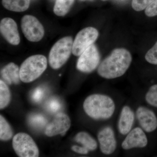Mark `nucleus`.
Masks as SVG:
<instances>
[{
	"label": "nucleus",
	"instance_id": "obj_24",
	"mask_svg": "<svg viewBox=\"0 0 157 157\" xmlns=\"http://www.w3.org/2000/svg\"><path fill=\"white\" fill-rule=\"evenodd\" d=\"M46 94L44 88L39 86L33 90L31 94V98L34 103H39L43 100Z\"/></svg>",
	"mask_w": 157,
	"mask_h": 157
},
{
	"label": "nucleus",
	"instance_id": "obj_25",
	"mask_svg": "<svg viewBox=\"0 0 157 157\" xmlns=\"http://www.w3.org/2000/svg\"><path fill=\"white\" fill-rule=\"evenodd\" d=\"M145 58L150 63L157 65V42L153 47L147 52Z\"/></svg>",
	"mask_w": 157,
	"mask_h": 157
},
{
	"label": "nucleus",
	"instance_id": "obj_5",
	"mask_svg": "<svg viewBox=\"0 0 157 157\" xmlns=\"http://www.w3.org/2000/svg\"><path fill=\"white\" fill-rule=\"evenodd\" d=\"M12 146L18 156L39 157V151L37 144L26 133L20 132L14 135L12 140Z\"/></svg>",
	"mask_w": 157,
	"mask_h": 157
},
{
	"label": "nucleus",
	"instance_id": "obj_19",
	"mask_svg": "<svg viewBox=\"0 0 157 157\" xmlns=\"http://www.w3.org/2000/svg\"><path fill=\"white\" fill-rule=\"evenodd\" d=\"M74 0H56L54 6L53 11L58 16L66 15L74 3Z\"/></svg>",
	"mask_w": 157,
	"mask_h": 157
},
{
	"label": "nucleus",
	"instance_id": "obj_12",
	"mask_svg": "<svg viewBox=\"0 0 157 157\" xmlns=\"http://www.w3.org/2000/svg\"><path fill=\"white\" fill-rule=\"evenodd\" d=\"M0 31L3 37L10 44L18 45L20 42V38L17 24L12 18L6 17L1 20Z\"/></svg>",
	"mask_w": 157,
	"mask_h": 157
},
{
	"label": "nucleus",
	"instance_id": "obj_4",
	"mask_svg": "<svg viewBox=\"0 0 157 157\" xmlns=\"http://www.w3.org/2000/svg\"><path fill=\"white\" fill-rule=\"evenodd\" d=\"M73 38L66 36L58 40L53 45L49 54V63L54 70L61 67L70 58L72 52Z\"/></svg>",
	"mask_w": 157,
	"mask_h": 157
},
{
	"label": "nucleus",
	"instance_id": "obj_10",
	"mask_svg": "<svg viewBox=\"0 0 157 157\" xmlns=\"http://www.w3.org/2000/svg\"><path fill=\"white\" fill-rule=\"evenodd\" d=\"M147 137L143 129L136 128L127 134L121 146L126 150L133 148H143L147 145Z\"/></svg>",
	"mask_w": 157,
	"mask_h": 157
},
{
	"label": "nucleus",
	"instance_id": "obj_28",
	"mask_svg": "<svg viewBox=\"0 0 157 157\" xmlns=\"http://www.w3.org/2000/svg\"><path fill=\"white\" fill-rule=\"evenodd\" d=\"M71 149L73 151L82 155H86L89 153V151L84 147H80L77 145H73L71 147Z\"/></svg>",
	"mask_w": 157,
	"mask_h": 157
},
{
	"label": "nucleus",
	"instance_id": "obj_1",
	"mask_svg": "<svg viewBox=\"0 0 157 157\" xmlns=\"http://www.w3.org/2000/svg\"><path fill=\"white\" fill-rule=\"evenodd\" d=\"M132 61V56L129 51L124 48H117L99 65L98 73L107 79L121 77L126 73Z\"/></svg>",
	"mask_w": 157,
	"mask_h": 157
},
{
	"label": "nucleus",
	"instance_id": "obj_11",
	"mask_svg": "<svg viewBox=\"0 0 157 157\" xmlns=\"http://www.w3.org/2000/svg\"><path fill=\"white\" fill-rule=\"evenodd\" d=\"M98 140L100 149L104 154H112L117 148V140L112 128L106 127L98 133Z\"/></svg>",
	"mask_w": 157,
	"mask_h": 157
},
{
	"label": "nucleus",
	"instance_id": "obj_17",
	"mask_svg": "<svg viewBox=\"0 0 157 157\" xmlns=\"http://www.w3.org/2000/svg\"><path fill=\"white\" fill-rule=\"evenodd\" d=\"M74 140L87 148L89 151L95 150L98 147V143L96 140L87 132H78L75 136Z\"/></svg>",
	"mask_w": 157,
	"mask_h": 157
},
{
	"label": "nucleus",
	"instance_id": "obj_16",
	"mask_svg": "<svg viewBox=\"0 0 157 157\" xmlns=\"http://www.w3.org/2000/svg\"><path fill=\"white\" fill-rule=\"evenodd\" d=\"M30 0H2L3 6L9 11L23 12L29 9Z\"/></svg>",
	"mask_w": 157,
	"mask_h": 157
},
{
	"label": "nucleus",
	"instance_id": "obj_2",
	"mask_svg": "<svg viewBox=\"0 0 157 157\" xmlns=\"http://www.w3.org/2000/svg\"><path fill=\"white\" fill-rule=\"evenodd\" d=\"M85 112L95 120H107L112 116L115 109L114 101L109 96L101 94L91 95L83 104Z\"/></svg>",
	"mask_w": 157,
	"mask_h": 157
},
{
	"label": "nucleus",
	"instance_id": "obj_29",
	"mask_svg": "<svg viewBox=\"0 0 157 157\" xmlns=\"http://www.w3.org/2000/svg\"><path fill=\"white\" fill-rule=\"evenodd\" d=\"M103 1H105V0H103Z\"/></svg>",
	"mask_w": 157,
	"mask_h": 157
},
{
	"label": "nucleus",
	"instance_id": "obj_30",
	"mask_svg": "<svg viewBox=\"0 0 157 157\" xmlns=\"http://www.w3.org/2000/svg\"><path fill=\"white\" fill-rule=\"evenodd\" d=\"M82 1H83V0H82Z\"/></svg>",
	"mask_w": 157,
	"mask_h": 157
},
{
	"label": "nucleus",
	"instance_id": "obj_9",
	"mask_svg": "<svg viewBox=\"0 0 157 157\" xmlns=\"http://www.w3.org/2000/svg\"><path fill=\"white\" fill-rule=\"evenodd\" d=\"M71 126V120L67 114L59 112L55 115L53 120L47 124L45 129V134L49 137L66 134Z\"/></svg>",
	"mask_w": 157,
	"mask_h": 157
},
{
	"label": "nucleus",
	"instance_id": "obj_3",
	"mask_svg": "<svg viewBox=\"0 0 157 157\" xmlns=\"http://www.w3.org/2000/svg\"><path fill=\"white\" fill-rule=\"evenodd\" d=\"M47 67V60L44 56L36 55L26 59L20 68L21 81L32 82L41 76Z\"/></svg>",
	"mask_w": 157,
	"mask_h": 157
},
{
	"label": "nucleus",
	"instance_id": "obj_22",
	"mask_svg": "<svg viewBox=\"0 0 157 157\" xmlns=\"http://www.w3.org/2000/svg\"><path fill=\"white\" fill-rule=\"evenodd\" d=\"M62 104L59 99L56 98H52L46 101L45 108L48 112L57 113L62 109Z\"/></svg>",
	"mask_w": 157,
	"mask_h": 157
},
{
	"label": "nucleus",
	"instance_id": "obj_18",
	"mask_svg": "<svg viewBox=\"0 0 157 157\" xmlns=\"http://www.w3.org/2000/svg\"><path fill=\"white\" fill-rule=\"evenodd\" d=\"M28 121L29 126L37 131L42 130L48 124L47 118L40 113H34L31 114L29 116Z\"/></svg>",
	"mask_w": 157,
	"mask_h": 157
},
{
	"label": "nucleus",
	"instance_id": "obj_14",
	"mask_svg": "<svg viewBox=\"0 0 157 157\" xmlns=\"http://www.w3.org/2000/svg\"><path fill=\"white\" fill-rule=\"evenodd\" d=\"M135 120V113L128 106H124L121 111L118 128L121 135H127L132 130Z\"/></svg>",
	"mask_w": 157,
	"mask_h": 157
},
{
	"label": "nucleus",
	"instance_id": "obj_8",
	"mask_svg": "<svg viewBox=\"0 0 157 157\" xmlns=\"http://www.w3.org/2000/svg\"><path fill=\"white\" fill-rule=\"evenodd\" d=\"M100 59L98 49L95 45L92 44L80 56L77 61L76 68L83 73H91L98 67Z\"/></svg>",
	"mask_w": 157,
	"mask_h": 157
},
{
	"label": "nucleus",
	"instance_id": "obj_26",
	"mask_svg": "<svg viewBox=\"0 0 157 157\" xmlns=\"http://www.w3.org/2000/svg\"><path fill=\"white\" fill-rule=\"evenodd\" d=\"M154 0H133L132 6L133 9L136 11H140L147 7Z\"/></svg>",
	"mask_w": 157,
	"mask_h": 157
},
{
	"label": "nucleus",
	"instance_id": "obj_7",
	"mask_svg": "<svg viewBox=\"0 0 157 157\" xmlns=\"http://www.w3.org/2000/svg\"><path fill=\"white\" fill-rule=\"evenodd\" d=\"M98 35V30L93 27H90L82 30L77 34L73 42L72 53L75 56H80L95 42Z\"/></svg>",
	"mask_w": 157,
	"mask_h": 157
},
{
	"label": "nucleus",
	"instance_id": "obj_27",
	"mask_svg": "<svg viewBox=\"0 0 157 157\" xmlns=\"http://www.w3.org/2000/svg\"><path fill=\"white\" fill-rule=\"evenodd\" d=\"M145 13L148 17H154L157 15V0H154L146 8Z\"/></svg>",
	"mask_w": 157,
	"mask_h": 157
},
{
	"label": "nucleus",
	"instance_id": "obj_15",
	"mask_svg": "<svg viewBox=\"0 0 157 157\" xmlns=\"http://www.w3.org/2000/svg\"><path fill=\"white\" fill-rule=\"evenodd\" d=\"M2 80L7 85H17L20 82V68L13 63L6 65L1 71Z\"/></svg>",
	"mask_w": 157,
	"mask_h": 157
},
{
	"label": "nucleus",
	"instance_id": "obj_6",
	"mask_svg": "<svg viewBox=\"0 0 157 157\" xmlns=\"http://www.w3.org/2000/svg\"><path fill=\"white\" fill-rule=\"evenodd\" d=\"M21 27L25 36L30 42H39L44 36L45 31L43 26L33 15H26L22 17Z\"/></svg>",
	"mask_w": 157,
	"mask_h": 157
},
{
	"label": "nucleus",
	"instance_id": "obj_21",
	"mask_svg": "<svg viewBox=\"0 0 157 157\" xmlns=\"http://www.w3.org/2000/svg\"><path fill=\"white\" fill-rule=\"evenodd\" d=\"M13 135L12 128L2 115H0V139L2 141H8Z\"/></svg>",
	"mask_w": 157,
	"mask_h": 157
},
{
	"label": "nucleus",
	"instance_id": "obj_20",
	"mask_svg": "<svg viewBox=\"0 0 157 157\" xmlns=\"http://www.w3.org/2000/svg\"><path fill=\"white\" fill-rule=\"evenodd\" d=\"M11 94L9 86L3 80H0V109H4L9 105Z\"/></svg>",
	"mask_w": 157,
	"mask_h": 157
},
{
	"label": "nucleus",
	"instance_id": "obj_13",
	"mask_svg": "<svg viewBox=\"0 0 157 157\" xmlns=\"http://www.w3.org/2000/svg\"><path fill=\"white\" fill-rule=\"evenodd\" d=\"M136 117L140 126L147 133L154 131L157 128V118L154 113L143 106L138 107Z\"/></svg>",
	"mask_w": 157,
	"mask_h": 157
},
{
	"label": "nucleus",
	"instance_id": "obj_23",
	"mask_svg": "<svg viewBox=\"0 0 157 157\" xmlns=\"http://www.w3.org/2000/svg\"><path fill=\"white\" fill-rule=\"evenodd\" d=\"M145 98L148 104L157 108V84L151 86L146 93Z\"/></svg>",
	"mask_w": 157,
	"mask_h": 157
}]
</instances>
